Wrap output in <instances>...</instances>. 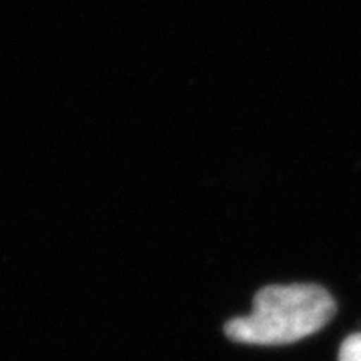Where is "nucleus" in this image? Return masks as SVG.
<instances>
[{"label": "nucleus", "instance_id": "f257e3e1", "mask_svg": "<svg viewBox=\"0 0 361 361\" xmlns=\"http://www.w3.org/2000/svg\"><path fill=\"white\" fill-rule=\"evenodd\" d=\"M336 299L319 285H269L249 315L225 325V336L249 345H285L317 334L336 315Z\"/></svg>", "mask_w": 361, "mask_h": 361}, {"label": "nucleus", "instance_id": "f03ea898", "mask_svg": "<svg viewBox=\"0 0 361 361\" xmlns=\"http://www.w3.org/2000/svg\"><path fill=\"white\" fill-rule=\"evenodd\" d=\"M339 361H361V334L348 337L339 349Z\"/></svg>", "mask_w": 361, "mask_h": 361}]
</instances>
